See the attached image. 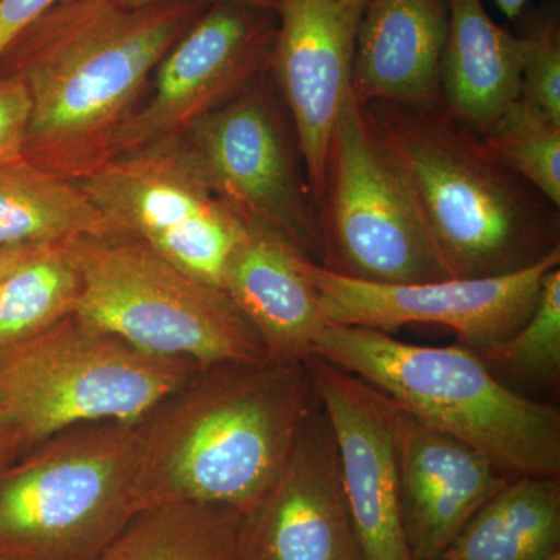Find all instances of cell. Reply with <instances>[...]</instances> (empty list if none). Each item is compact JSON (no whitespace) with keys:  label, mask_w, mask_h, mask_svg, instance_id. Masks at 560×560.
Returning <instances> with one entry per match:
<instances>
[{"label":"cell","mask_w":560,"mask_h":560,"mask_svg":"<svg viewBox=\"0 0 560 560\" xmlns=\"http://www.w3.org/2000/svg\"><path fill=\"white\" fill-rule=\"evenodd\" d=\"M81 293L72 241L0 246V348L75 315Z\"/></svg>","instance_id":"21"},{"label":"cell","mask_w":560,"mask_h":560,"mask_svg":"<svg viewBox=\"0 0 560 560\" xmlns=\"http://www.w3.org/2000/svg\"><path fill=\"white\" fill-rule=\"evenodd\" d=\"M312 355L363 378L412 418L482 453L508 477L559 478L558 408L504 385L471 349L326 326Z\"/></svg>","instance_id":"4"},{"label":"cell","mask_w":560,"mask_h":560,"mask_svg":"<svg viewBox=\"0 0 560 560\" xmlns=\"http://www.w3.org/2000/svg\"><path fill=\"white\" fill-rule=\"evenodd\" d=\"M396 407L405 539L412 559L438 560L471 515L512 478L470 445Z\"/></svg>","instance_id":"16"},{"label":"cell","mask_w":560,"mask_h":560,"mask_svg":"<svg viewBox=\"0 0 560 560\" xmlns=\"http://www.w3.org/2000/svg\"><path fill=\"white\" fill-rule=\"evenodd\" d=\"M548 560H560V552H558V555L552 556V558Z\"/></svg>","instance_id":"32"},{"label":"cell","mask_w":560,"mask_h":560,"mask_svg":"<svg viewBox=\"0 0 560 560\" xmlns=\"http://www.w3.org/2000/svg\"><path fill=\"white\" fill-rule=\"evenodd\" d=\"M305 364L334 434L361 560H415L401 526L396 404L330 361L311 355Z\"/></svg>","instance_id":"13"},{"label":"cell","mask_w":560,"mask_h":560,"mask_svg":"<svg viewBox=\"0 0 560 560\" xmlns=\"http://www.w3.org/2000/svg\"><path fill=\"white\" fill-rule=\"evenodd\" d=\"M32 103L18 77L0 73V165L25 160Z\"/></svg>","instance_id":"27"},{"label":"cell","mask_w":560,"mask_h":560,"mask_svg":"<svg viewBox=\"0 0 560 560\" xmlns=\"http://www.w3.org/2000/svg\"><path fill=\"white\" fill-rule=\"evenodd\" d=\"M139 511L136 425L72 427L0 475V560H98Z\"/></svg>","instance_id":"5"},{"label":"cell","mask_w":560,"mask_h":560,"mask_svg":"<svg viewBox=\"0 0 560 560\" xmlns=\"http://www.w3.org/2000/svg\"><path fill=\"white\" fill-rule=\"evenodd\" d=\"M511 171L560 209V121L518 98L485 136Z\"/></svg>","instance_id":"24"},{"label":"cell","mask_w":560,"mask_h":560,"mask_svg":"<svg viewBox=\"0 0 560 560\" xmlns=\"http://www.w3.org/2000/svg\"><path fill=\"white\" fill-rule=\"evenodd\" d=\"M448 0H370L353 58V97L363 105H442L441 58Z\"/></svg>","instance_id":"18"},{"label":"cell","mask_w":560,"mask_h":560,"mask_svg":"<svg viewBox=\"0 0 560 560\" xmlns=\"http://www.w3.org/2000/svg\"><path fill=\"white\" fill-rule=\"evenodd\" d=\"M559 265L560 253H555L525 270L495 278L374 283L335 275L308 257L302 261L326 326L386 331L440 324L471 350L493 348L521 329L536 307L545 275Z\"/></svg>","instance_id":"12"},{"label":"cell","mask_w":560,"mask_h":560,"mask_svg":"<svg viewBox=\"0 0 560 560\" xmlns=\"http://www.w3.org/2000/svg\"><path fill=\"white\" fill-rule=\"evenodd\" d=\"M559 478H512L438 560H548L560 552Z\"/></svg>","instance_id":"20"},{"label":"cell","mask_w":560,"mask_h":560,"mask_svg":"<svg viewBox=\"0 0 560 560\" xmlns=\"http://www.w3.org/2000/svg\"><path fill=\"white\" fill-rule=\"evenodd\" d=\"M22 442L13 427L0 415V475L3 474L14 460L20 459Z\"/></svg>","instance_id":"29"},{"label":"cell","mask_w":560,"mask_h":560,"mask_svg":"<svg viewBox=\"0 0 560 560\" xmlns=\"http://www.w3.org/2000/svg\"><path fill=\"white\" fill-rule=\"evenodd\" d=\"M241 560H361L318 397L282 469L238 521Z\"/></svg>","instance_id":"14"},{"label":"cell","mask_w":560,"mask_h":560,"mask_svg":"<svg viewBox=\"0 0 560 560\" xmlns=\"http://www.w3.org/2000/svg\"><path fill=\"white\" fill-rule=\"evenodd\" d=\"M276 11L213 2L154 69L153 92L121 125L113 154L179 138L270 69Z\"/></svg>","instance_id":"11"},{"label":"cell","mask_w":560,"mask_h":560,"mask_svg":"<svg viewBox=\"0 0 560 560\" xmlns=\"http://www.w3.org/2000/svg\"><path fill=\"white\" fill-rule=\"evenodd\" d=\"M124 237L77 180L21 160L0 165V246Z\"/></svg>","instance_id":"22"},{"label":"cell","mask_w":560,"mask_h":560,"mask_svg":"<svg viewBox=\"0 0 560 560\" xmlns=\"http://www.w3.org/2000/svg\"><path fill=\"white\" fill-rule=\"evenodd\" d=\"M523 101L560 121V20L555 9L536 11L523 22Z\"/></svg>","instance_id":"26"},{"label":"cell","mask_w":560,"mask_h":560,"mask_svg":"<svg viewBox=\"0 0 560 560\" xmlns=\"http://www.w3.org/2000/svg\"><path fill=\"white\" fill-rule=\"evenodd\" d=\"M179 138L221 200L319 264L318 220L300 142L264 75Z\"/></svg>","instance_id":"10"},{"label":"cell","mask_w":560,"mask_h":560,"mask_svg":"<svg viewBox=\"0 0 560 560\" xmlns=\"http://www.w3.org/2000/svg\"><path fill=\"white\" fill-rule=\"evenodd\" d=\"M370 0H279L270 72L296 132L313 202L348 101L361 18Z\"/></svg>","instance_id":"15"},{"label":"cell","mask_w":560,"mask_h":560,"mask_svg":"<svg viewBox=\"0 0 560 560\" xmlns=\"http://www.w3.org/2000/svg\"><path fill=\"white\" fill-rule=\"evenodd\" d=\"M302 253L272 228L246 220L224 267L221 290L259 335L270 361H304L324 330L318 294Z\"/></svg>","instance_id":"17"},{"label":"cell","mask_w":560,"mask_h":560,"mask_svg":"<svg viewBox=\"0 0 560 560\" xmlns=\"http://www.w3.org/2000/svg\"><path fill=\"white\" fill-rule=\"evenodd\" d=\"M77 183L124 237L221 289L246 220L210 189L180 138L110 158Z\"/></svg>","instance_id":"9"},{"label":"cell","mask_w":560,"mask_h":560,"mask_svg":"<svg viewBox=\"0 0 560 560\" xmlns=\"http://www.w3.org/2000/svg\"><path fill=\"white\" fill-rule=\"evenodd\" d=\"M489 368L508 372L539 388H555L560 377V270L545 275L539 300L525 324L508 340L474 350Z\"/></svg>","instance_id":"25"},{"label":"cell","mask_w":560,"mask_h":560,"mask_svg":"<svg viewBox=\"0 0 560 560\" xmlns=\"http://www.w3.org/2000/svg\"><path fill=\"white\" fill-rule=\"evenodd\" d=\"M315 209L326 270L374 283L447 278L370 110L352 91L331 131Z\"/></svg>","instance_id":"8"},{"label":"cell","mask_w":560,"mask_h":560,"mask_svg":"<svg viewBox=\"0 0 560 560\" xmlns=\"http://www.w3.org/2000/svg\"><path fill=\"white\" fill-rule=\"evenodd\" d=\"M119 2L124 3L125 7H130V9H142V7L161 5V3L175 2H234L243 3V5L257 7V9L276 11L279 0H119Z\"/></svg>","instance_id":"30"},{"label":"cell","mask_w":560,"mask_h":560,"mask_svg":"<svg viewBox=\"0 0 560 560\" xmlns=\"http://www.w3.org/2000/svg\"><path fill=\"white\" fill-rule=\"evenodd\" d=\"M315 400L305 360L205 368L136 423L140 510H249L278 477Z\"/></svg>","instance_id":"2"},{"label":"cell","mask_w":560,"mask_h":560,"mask_svg":"<svg viewBox=\"0 0 560 560\" xmlns=\"http://www.w3.org/2000/svg\"><path fill=\"white\" fill-rule=\"evenodd\" d=\"M83 276L81 318L151 355L264 363L259 335L219 287L194 278L130 237L72 241Z\"/></svg>","instance_id":"7"},{"label":"cell","mask_w":560,"mask_h":560,"mask_svg":"<svg viewBox=\"0 0 560 560\" xmlns=\"http://www.w3.org/2000/svg\"><path fill=\"white\" fill-rule=\"evenodd\" d=\"M529 2L530 0H495L501 13L511 21L518 20Z\"/></svg>","instance_id":"31"},{"label":"cell","mask_w":560,"mask_h":560,"mask_svg":"<svg viewBox=\"0 0 560 560\" xmlns=\"http://www.w3.org/2000/svg\"><path fill=\"white\" fill-rule=\"evenodd\" d=\"M241 514L201 503L143 508L98 560H241Z\"/></svg>","instance_id":"23"},{"label":"cell","mask_w":560,"mask_h":560,"mask_svg":"<svg viewBox=\"0 0 560 560\" xmlns=\"http://www.w3.org/2000/svg\"><path fill=\"white\" fill-rule=\"evenodd\" d=\"M522 95L521 39L495 24L481 0H448L441 58L442 106L485 136Z\"/></svg>","instance_id":"19"},{"label":"cell","mask_w":560,"mask_h":560,"mask_svg":"<svg viewBox=\"0 0 560 560\" xmlns=\"http://www.w3.org/2000/svg\"><path fill=\"white\" fill-rule=\"evenodd\" d=\"M208 5L62 0L22 31L0 55V73L31 97L25 160L73 180L109 161L151 73Z\"/></svg>","instance_id":"1"},{"label":"cell","mask_w":560,"mask_h":560,"mask_svg":"<svg viewBox=\"0 0 560 560\" xmlns=\"http://www.w3.org/2000/svg\"><path fill=\"white\" fill-rule=\"evenodd\" d=\"M62 0H0V55L22 31Z\"/></svg>","instance_id":"28"},{"label":"cell","mask_w":560,"mask_h":560,"mask_svg":"<svg viewBox=\"0 0 560 560\" xmlns=\"http://www.w3.org/2000/svg\"><path fill=\"white\" fill-rule=\"evenodd\" d=\"M201 370L142 352L75 313L0 348V415L27 451L84 423L136 425Z\"/></svg>","instance_id":"6"},{"label":"cell","mask_w":560,"mask_h":560,"mask_svg":"<svg viewBox=\"0 0 560 560\" xmlns=\"http://www.w3.org/2000/svg\"><path fill=\"white\" fill-rule=\"evenodd\" d=\"M447 278H495L560 253V209L442 105H366Z\"/></svg>","instance_id":"3"}]
</instances>
